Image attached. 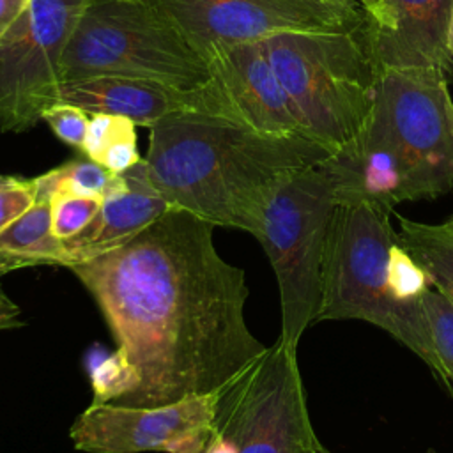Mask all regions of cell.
I'll list each match as a JSON object with an SVG mask.
<instances>
[{"label":"cell","instance_id":"6da1fadb","mask_svg":"<svg viewBox=\"0 0 453 453\" xmlns=\"http://www.w3.org/2000/svg\"><path fill=\"white\" fill-rule=\"evenodd\" d=\"M212 232L170 207L119 248L69 267L140 373L119 405L218 393L265 352L246 324V274L218 253Z\"/></svg>","mask_w":453,"mask_h":453},{"label":"cell","instance_id":"7a4b0ae2","mask_svg":"<svg viewBox=\"0 0 453 453\" xmlns=\"http://www.w3.org/2000/svg\"><path fill=\"white\" fill-rule=\"evenodd\" d=\"M334 150L304 134H267L223 115L172 113L150 127L143 157L170 207L253 237L274 188Z\"/></svg>","mask_w":453,"mask_h":453},{"label":"cell","instance_id":"3957f363","mask_svg":"<svg viewBox=\"0 0 453 453\" xmlns=\"http://www.w3.org/2000/svg\"><path fill=\"white\" fill-rule=\"evenodd\" d=\"M333 161L338 205L377 202L395 209L453 191V99L444 73L379 69L370 120Z\"/></svg>","mask_w":453,"mask_h":453},{"label":"cell","instance_id":"277c9868","mask_svg":"<svg viewBox=\"0 0 453 453\" xmlns=\"http://www.w3.org/2000/svg\"><path fill=\"white\" fill-rule=\"evenodd\" d=\"M389 209L377 202L336 205L329 225L317 320H363L412 350L453 391L435 354L425 294L434 287L400 242Z\"/></svg>","mask_w":453,"mask_h":453},{"label":"cell","instance_id":"5b68a950","mask_svg":"<svg viewBox=\"0 0 453 453\" xmlns=\"http://www.w3.org/2000/svg\"><path fill=\"white\" fill-rule=\"evenodd\" d=\"M304 129L334 152L365 131L379 67L365 25L347 32H281L260 41Z\"/></svg>","mask_w":453,"mask_h":453},{"label":"cell","instance_id":"8992f818","mask_svg":"<svg viewBox=\"0 0 453 453\" xmlns=\"http://www.w3.org/2000/svg\"><path fill=\"white\" fill-rule=\"evenodd\" d=\"M336 205L338 173L329 156L288 173L274 188L255 235L278 281L280 340L296 350L319 317L326 242Z\"/></svg>","mask_w":453,"mask_h":453},{"label":"cell","instance_id":"52a82bcc","mask_svg":"<svg viewBox=\"0 0 453 453\" xmlns=\"http://www.w3.org/2000/svg\"><path fill=\"white\" fill-rule=\"evenodd\" d=\"M64 81L88 76H131L179 90H202L207 60L143 0H88L67 41Z\"/></svg>","mask_w":453,"mask_h":453},{"label":"cell","instance_id":"ba28073f","mask_svg":"<svg viewBox=\"0 0 453 453\" xmlns=\"http://www.w3.org/2000/svg\"><path fill=\"white\" fill-rule=\"evenodd\" d=\"M212 432L237 453H317L297 350L280 338L226 384Z\"/></svg>","mask_w":453,"mask_h":453},{"label":"cell","instance_id":"9c48e42d","mask_svg":"<svg viewBox=\"0 0 453 453\" xmlns=\"http://www.w3.org/2000/svg\"><path fill=\"white\" fill-rule=\"evenodd\" d=\"M87 4L32 0L0 39V131H27L60 103L64 50Z\"/></svg>","mask_w":453,"mask_h":453},{"label":"cell","instance_id":"30bf717a","mask_svg":"<svg viewBox=\"0 0 453 453\" xmlns=\"http://www.w3.org/2000/svg\"><path fill=\"white\" fill-rule=\"evenodd\" d=\"M205 58L218 46L281 32H347L366 23L359 5L322 0H143Z\"/></svg>","mask_w":453,"mask_h":453},{"label":"cell","instance_id":"8fae6325","mask_svg":"<svg viewBox=\"0 0 453 453\" xmlns=\"http://www.w3.org/2000/svg\"><path fill=\"white\" fill-rule=\"evenodd\" d=\"M218 395H195L154 407L90 403L74 419L69 437L76 449L87 453L202 449L212 434Z\"/></svg>","mask_w":453,"mask_h":453},{"label":"cell","instance_id":"7c38bea8","mask_svg":"<svg viewBox=\"0 0 453 453\" xmlns=\"http://www.w3.org/2000/svg\"><path fill=\"white\" fill-rule=\"evenodd\" d=\"M205 60L211 74L203 87L205 113L228 117L267 134L311 136L260 41L218 46Z\"/></svg>","mask_w":453,"mask_h":453},{"label":"cell","instance_id":"4fadbf2b","mask_svg":"<svg viewBox=\"0 0 453 453\" xmlns=\"http://www.w3.org/2000/svg\"><path fill=\"white\" fill-rule=\"evenodd\" d=\"M170 209L149 177L145 159L119 173L88 226L62 241L65 267L88 262L133 239Z\"/></svg>","mask_w":453,"mask_h":453},{"label":"cell","instance_id":"5bb4252c","mask_svg":"<svg viewBox=\"0 0 453 453\" xmlns=\"http://www.w3.org/2000/svg\"><path fill=\"white\" fill-rule=\"evenodd\" d=\"M453 0H388L391 27L365 37L379 69H439L453 67L446 35Z\"/></svg>","mask_w":453,"mask_h":453},{"label":"cell","instance_id":"9a60e30c","mask_svg":"<svg viewBox=\"0 0 453 453\" xmlns=\"http://www.w3.org/2000/svg\"><path fill=\"white\" fill-rule=\"evenodd\" d=\"M60 103L80 106L90 115L126 117L145 127L172 113L205 111L203 88L188 92L152 80L113 74L64 81Z\"/></svg>","mask_w":453,"mask_h":453},{"label":"cell","instance_id":"2e32d148","mask_svg":"<svg viewBox=\"0 0 453 453\" xmlns=\"http://www.w3.org/2000/svg\"><path fill=\"white\" fill-rule=\"evenodd\" d=\"M34 180L35 202L0 232V276L34 265H65L64 242L51 230L53 188L44 173Z\"/></svg>","mask_w":453,"mask_h":453},{"label":"cell","instance_id":"e0dca14e","mask_svg":"<svg viewBox=\"0 0 453 453\" xmlns=\"http://www.w3.org/2000/svg\"><path fill=\"white\" fill-rule=\"evenodd\" d=\"M396 218L400 242L425 269L434 288L453 303V218L444 223Z\"/></svg>","mask_w":453,"mask_h":453},{"label":"cell","instance_id":"ac0fdd59","mask_svg":"<svg viewBox=\"0 0 453 453\" xmlns=\"http://www.w3.org/2000/svg\"><path fill=\"white\" fill-rule=\"evenodd\" d=\"M119 173H111L103 165L85 157H76L46 172L53 193L88 196L103 200Z\"/></svg>","mask_w":453,"mask_h":453},{"label":"cell","instance_id":"d6986e66","mask_svg":"<svg viewBox=\"0 0 453 453\" xmlns=\"http://www.w3.org/2000/svg\"><path fill=\"white\" fill-rule=\"evenodd\" d=\"M92 403H124L140 386V373L122 349L94 365L90 372Z\"/></svg>","mask_w":453,"mask_h":453},{"label":"cell","instance_id":"ffe728a7","mask_svg":"<svg viewBox=\"0 0 453 453\" xmlns=\"http://www.w3.org/2000/svg\"><path fill=\"white\" fill-rule=\"evenodd\" d=\"M425 311L441 366L453 388V303L437 288L425 294Z\"/></svg>","mask_w":453,"mask_h":453},{"label":"cell","instance_id":"44dd1931","mask_svg":"<svg viewBox=\"0 0 453 453\" xmlns=\"http://www.w3.org/2000/svg\"><path fill=\"white\" fill-rule=\"evenodd\" d=\"M99 198L76 196L65 193L51 195V230L60 241L83 232L101 207Z\"/></svg>","mask_w":453,"mask_h":453},{"label":"cell","instance_id":"7402d4cb","mask_svg":"<svg viewBox=\"0 0 453 453\" xmlns=\"http://www.w3.org/2000/svg\"><path fill=\"white\" fill-rule=\"evenodd\" d=\"M134 126L136 124L133 120L117 117L113 133L99 159V165H103L111 173H124L142 159L136 147Z\"/></svg>","mask_w":453,"mask_h":453},{"label":"cell","instance_id":"603a6c76","mask_svg":"<svg viewBox=\"0 0 453 453\" xmlns=\"http://www.w3.org/2000/svg\"><path fill=\"white\" fill-rule=\"evenodd\" d=\"M42 120L51 127L58 140L71 147L81 149L90 120L88 111L69 103H57L42 113Z\"/></svg>","mask_w":453,"mask_h":453},{"label":"cell","instance_id":"cb8c5ba5","mask_svg":"<svg viewBox=\"0 0 453 453\" xmlns=\"http://www.w3.org/2000/svg\"><path fill=\"white\" fill-rule=\"evenodd\" d=\"M35 202V180L11 175L0 188V232Z\"/></svg>","mask_w":453,"mask_h":453},{"label":"cell","instance_id":"d4e9b609","mask_svg":"<svg viewBox=\"0 0 453 453\" xmlns=\"http://www.w3.org/2000/svg\"><path fill=\"white\" fill-rule=\"evenodd\" d=\"M366 14V28L370 32H382L391 27L388 0H354Z\"/></svg>","mask_w":453,"mask_h":453},{"label":"cell","instance_id":"484cf974","mask_svg":"<svg viewBox=\"0 0 453 453\" xmlns=\"http://www.w3.org/2000/svg\"><path fill=\"white\" fill-rule=\"evenodd\" d=\"M32 0H0V39L27 12Z\"/></svg>","mask_w":453,"mask_h":453},{"label":"cell","instance_id":"4316f807","mask_svg":"<svg viewBox=\"0 0 453 453\" xmlns=\"http://www.w3.org/2000/svg\"><path fill=\"white\" fill-rule=\"evenodd\" d=\"M21 308L4 292L0 285V331L21 327Z\"/></svg>","mask_w":453,"mask_h":453},{"label":"cell","instance_id":"83f0119b","mask_svg":"<svg viewBox=\"0 0 453 453\" xmlns=\"http://www.w3.org/2000/svg\"><path fill=\"white\" fill-rule=\"evenodd\" d=\"M205 453H237V451L225 439H221L212 432L205 444Z\"/></svg>","mask_w":453,"mask_h":453},{"label":"cell","instance_id":"f1b7e54d","mask_svg":"<svg viewBox=\"0 0 453 453\" xmlns=\"http://www.w3.org/2000/svg\"><path fill=\"white\" fill-rule=\"evenodd\" d=\"M446 44H448V51L453 55V7L449 12V21H448V35H446Z\"/></svg>","mask_w":453,"mask_h":453},{"label":"cell","instance_id":"f546056e","mask_svg":"<svg viewBox=\"0 0 453 453\" xmlns=\"http://www.w3.org/2000/svg\"><path fill=\"white\" fill-rule=\"evenodd\" d=\"M322 2H329V4H340V5H357L354 0H322Z\"/></svg>","mask_w":453,"mask_h":453},{"label":"cell","instance_id":"4dcf8cb0","mask_svg":"<svg viewBox=\"0 0 453 453\" xmlns=\"http://www.w3.org/2000/svg\"><path fill=\"white\" fill-rule=\"evenodd\" d=\"M9 177H11V175H0V188L9 180Z\"/></svg>","mask_w":453,"mask_h":453},{"label":"cell","instance_id":"1f68e13d","mask_svg":"<svg viewBox=\"0 0 453 453\" xmlns=\"http://www.w3.org/2000/svg\"><path fill=\"white\" fill-rule=\"evenodd\" d=\"M184 453H205V446L202 449H195V451H184Z\"/></svg>","mask_w":453,"mask_h":453},{"label":"cell","instance_id":"d6a6232c","mask_svg":"<svg viewBox=\"0 0 453 453\" xmlns=\"http://www.w3.org/2000/svg\"><path fill=\"white\" fill-rule=\"evenodd\" d=\"M317 453H331V451H327V449H326V448H324V446H322V448H320V449H319V451H317Z\"/></svg>","mask_w":453,"mask_h":453},{"label":"cell","instance_id":"836d02e7","mask_svg":"<svg viewBox=\"0 0 453 453\" xmlns=\"http://www.w3.org/2000/svg\"><path fill=\"white\" fill-rule=\"evenodd\" d=\"M425 453H435V451H434V449H428V451H425Z\"/></svg>","mask_w":453,"mask_h":453},{"label":"cell","instance_id":"e575fe53","mask_svg":"<svg viewBox=\"0 0 453 453\" xmlns=\"http://www.w3.org/2000/svg\"><path fill=\"white\" fill-rule=\"evenodd\" d=\"M451 218H453V216H451Z\"/></svg>","mask_w":453,"mask_h":453}]
</instances>
